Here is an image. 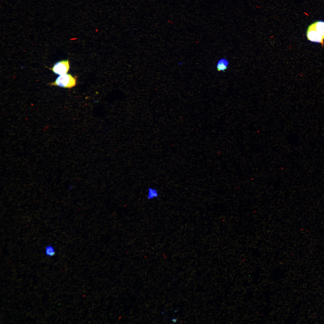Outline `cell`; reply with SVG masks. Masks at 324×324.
<instances>
[{"instance_id":"obj_6","label":"cell","mask_w":324,"mask_h":324,"mask_svg":"<svg viewBox=\"0 0 324 324\" xmlns=\"http://www.w3.org/2000/svg\"><path fill=\"white\" fill-rule=\"evenodd\" d=\"M147 198L148 200H152L157 198L159 194L157 190L153 188H149L147 191Z\"/></svg>"},{"instance_id":"obj_7","label":"cell","mask_w":324,"mask_h":324,"mask_svg":"<svg viewBox=\"0 0 324 324\" xmlns=\"http://www.w3.org/2000/svg\"><path fill=\"white\" fill-rule=\"evenodd\" d=\"M45 253L48 256H53L55 254V249L52 245H48L45 248Z\"/></svg>"},{"instance_id":"obj_3","label":"cell","mask_w":324,"mask_h":324,"mask_svg":"<svg viewBox=\"0 0 324 324\" xmlns=\"http://www.w3.org/2000/svg\"><path fill=\"white\" fill-rule=\"evenodd\" d=\"M69 68V61L68 60H65L57 62L49 69L55 74L61 75L67 74Z\"/></svg>"},{"instance_id":"obj_4","label":"cell","mask_w":324,"mask_h":324,"mask_svg":"<svg viewBox=\"0 0 324 324\" xmlns=\"http://www.w3.org/2000/svg\"><path fill=\"white\" fill-rule=\"evenodd\" d=\"M229 62L226 58L220 59L218 62L217 65V70L218 71L224 72L227 68Z\"/></svg>"},{"instance_id":"obj_1","label":"cell","mask_w":324,"mask_h":324,"mask_svg":"<svg viewBox=\"0 0 324 324\" xmlns=\"http://www.w3.org/2000/svg\"><path fill=\"white\" fill-rule=\"evenodd\" d=\"M76 83V77L73 76L70 74H66L60 75L54 82L49 83L48 85L65 88H71L74 87Z\"/></svg>"},{"instance_id":"obj_2","label":"cell","mask_w":324,"mask_h":324,"mask_svg":"<svg viewBox=\"0 0 324 324\" xmlns=\"http://www.w3.org/2000/svg\"><path fill=\"white\" fill-rule=\"evenodd\" d=\"M306 36L308 40L316 43H320L322 46L324 45V39L317 31L312 23L308 28Z\"/></svg>"},{"instance_id":"obj_5","label":"cell","mask_w":324,"mask_h":324,"mask_svg":"<svg viewBox=\"0 0 324 324\" xmlns=\"http://www.w3.org/2000/svg\"><path fill=\"white\" fill-rule=\"evenodd\" d=\"M313 24L316 30L324 39V21H317Z\"/></svg>"}]
</instances>
